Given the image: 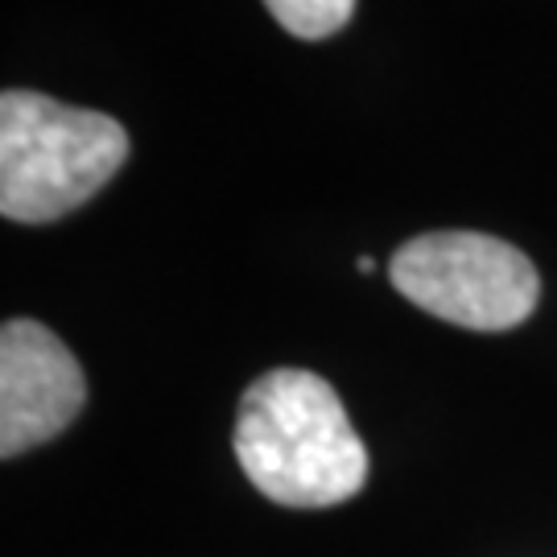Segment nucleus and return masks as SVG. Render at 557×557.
<instances>
[{
  "label": "nucleus",
  "instance_id": "obj_3",
  "mask_svg": "<svg viewBox=\"0 0 557 557\" xmlns=\"http://www.w3.org/2000/svg\"><path fill=\"white\" fill-rule=\"evenodd\" d=\"M388 281L425 314L467 331H512L537 310L533 260L487 232H425L400 244Z\"/></svg>",
  "mask_w": 557,
  "mask_h": 557
},
{
  "label": "nucleus",
  "instance_id": "obj_4",
  "mask_svg": "<svg viewBox=\"0 0 557 557\" xmlns=\"http://www.w3.org/2000/svg\"><path fill=\"white\" fill-rule=\"evenodd\" d=\"M87 384L71 347L34 319L0 331V455L17 458L79 418Z\"/></svg>",
  "mask_w": 557,
  "mask_h": 557
},
{
  "label": "nucleus",
  "instance_id": "obj_5",
  "mask_svg": "<svg viewBox=\"0 0 557 557\" xmlns=\"http://www.w3.org/2000/svg\"><path fill=\"white\" fill-rule=\"evenodd\" d=\"M264 9L273 13V21L285 34L306 41H322L351 21L356 0H264Z\"/></svg>",
  "mask_w": 557,
  "mask_h": 557
},
{
  "label": "nucleus",
  "instance_id": "obj_6",
  "mask_svg": "<svg viewBox=\"0 0 557 557\" xmlns=\"http://www.w3.org/2000/svg\"><path fill=\"white\" fill-rule=\"evenodd\" d=\"M356 269H359V273H372V269H376V260H372V257H359Z\"/></svg>",
  "mask_w": 557,
  "mask_h": 557
},
{
  "label": "nucleus",
  "instance_id": "obj_2",
  "mask_svg": "<svg viewBox=\"0 0 557 557\" xmlns=\"http://www.w3.org/2000/svg\"><path fill=\"white\" fill-rule=\"evenodd\" d=\"M128 158L120 120L9 87L0 96V215L54 223L96 199Z\"/></svg>",
  "mask_w": 557,
  "mask_h": 557
},
{
  "label": "nucleus",
  "instance_id": "obj_1",
  "mask_svg": "<svg viewBox=\"0 0 557 557\" xmlns=\"http://www.w3.org/2000/svg\"><path fill=\"white\" fill-rule=\"evenodd\" d=\"M236 458L281 508H331L368 479V450L338 393L314 372L277 368L239 397Z\"/></svg>",
  "mask_w": 557,
  "mask_h": 557
}]
</instances>
